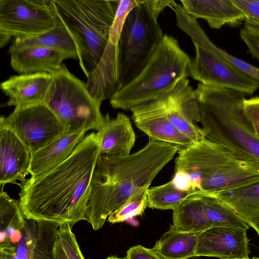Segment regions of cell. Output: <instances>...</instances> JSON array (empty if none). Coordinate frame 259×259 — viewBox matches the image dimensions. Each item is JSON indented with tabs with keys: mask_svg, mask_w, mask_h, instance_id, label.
<instances>
[{
	"mask_svg": "<svg viewBox=\"0 0 259 259\" xmlns=\"http://www.w3.org/2000/svg\"><path fill=\"white\" fill-rule=\"evenodd\" d=\"M96 133L85 136L64 162L37 177L17 183L18 200L28 220L56 224L87 221L93 172L100 155Z\"/></svg>",
	"mask_w": 259,
	"mask_h": 259,
	"instance_id": "obj_1",
	"label": "cell"
},
{
	"mask_svg": "<svg viewBox=\"0 0 259 259\" xmlns=\"http://www.w3.org/2000/svg\"><path fill=\"white\" fill-rule=\"evenodd\" d=\"M181 148L149 139L141 150L124 157L99 155L93 172L87 221L94 230L140 189L148 187Z\"/></svg>",
	"mask_w": 259,
	"mask_h": 259,
	"instance_id": "obj_2",
	"label": "cell"
},
{
	"mask_svg": "<svg viewBox=\"0 0 259 259\" xmlns=\"http://www.w3.org/2000/svg\"><path fill=\"white\" fill-rule=\"evenodd\" d=\"M206 139L240 158L259 163V138L244 109L246 95L199 83L195 90Z\"/></svg>",
	"mask_w": 259,
	"mask_h": 259,
	"instance_id": "obj_3",
	"label": "cell"
},
{
	"mask_svg": "<svg viewBox=\"0 0 259 259\" xmlns=\"http://www.w3.org/2000/svg\"><path fill=\"white\" fill-rule=\"evenodd\" d=\"M49 3L74 40L79 65L88 78L106 50L117 1L49 0Z\"/></svg>",
	"mask_w": 259,
	"mask_h": 259,
	"instance_id": "obj_4",
	"label": "cell"
},
{
	"mask_svg": "<svg viewBox=\"0 0 259 259\" xmlns=\"http://www.w3.org/2000/svg\"><path fill=\"white\" fill-rule=\"evenodd\" d=\"M191 59L177 39L164 34L153 54L140 73L110 99L115 109L131 110L172 90L189 76Z\"/></svg>",
	"mask_w": 259,
	"mask_h": 259,
	"instance_id": "obj_5",
	"label": "cell"
},
{
	"mask_svg": "<svg viewBox=\"0 0 259 259\" xmlns=\"http://www.w3.org/2000/svg\"><path fill=\"white\" fill-rule=\"evenodd\" d=\"M158 16L149 0H139L127 15L117 45L119 90L140 73L162 40Z\"/></svg>",
	"mask_w": 259,
	"mask_h": 259,
	"instance_id": "obj_6",
	"label": "cell"
},
{
	"mask_svg": "<svg viewBox=\"0 0 259 259\" xmlns=\"http://www.w3.org/2000/svg\"><path fill=\"white\" fill-rule=\"evenodd\" d=\"M52 75L45 103L64 124L66 134L98 131L104 119L100 110L101 103L92 97L87 83L63 64L59 71Z\"/></svg>",
	"mask_w": 259,
	"mask_h": 259,
	"instance_id": "obj_7",
	"label": "cell"
},
{
	"mask_svg": "<svg viewBox=\"0 0 259 259\" xmlns=\"http://www.w3.org/2000/svg\"><path fill=\"white\" fill-rule=\"evenodd\" d=\"M178 153L171 181L176 188L191 195L207 194L213 176L238 157L225 147L206 138L181 148Z\"/></svg>",
	"mask_w": 259,
	"mask_h": 259,
	"instance_id": "obj_8",
	"label": "cell"
},
{
	"mask_svg": "<svg viewBox=\"0 0 259 259\" xmlns=\"http://www.w3.org/2000/svg\"><path fill=\"white\" fill-rule=\"evenodd\" d=\"M57 23L49 0H0L1 48L12 37H34L53 29Z\"/></svg>",
	"mask_w": 259,
	"mask_h": 259,
	"instance_id": "obj_9",
	"label": "cell"
},
{
	"mask_svg": "<svg viewBox=\"0 0 259 259\" xmlns=\"http://www.w3.org/2000/svg\"><path fill=\"white\" fill-rule=\"evenodd\" d=\"M3 120L33 153L67 133L64 124L47 106L40 103L15 107Z\"/></svg>",
	"mask_w": 259,
	"mask_h": 259,
	"instance_id": "obj_10",
	"label": "cell"
},
{
	"mask_svg": "<svg viewBox=\"0 0 259 259\" xmlns=\"http://www.w3.org/2000/svg\"><path fill=\"white\" fill-rule=\"evenodd\" d=\"M193 44L196 54L189 65V76L204 85L234 90L246 96L259 89L258 82L212 51Z\"/></svg>",
	"mask_w": 259,
	"mask_h": 259,
	"instance_id": "obj_11",
	"label": "cell"
},
{
	"mask_svg": "<svg viewBox=\"0 0 259 259\" xmlns=\"http://www.w3.org/2000/svg\"><path fill=\"white\" fill-rule=\"evenodd\" d=\"M165 106L168 119L180 132L194 143L206 138V132L198 125L201 121L198 102L188 77L165 94Z\"/></svg>",
	"mask_w": 259,
	"mask_h": 259,
	"instance_id": "obj_12",
	"label": "cell"
},
{
	"mask_svg": "<svg viewBox=\"0 0 259 259\" xmlns=\"http://www.w3.org/2000/svg\"><path fill=\"white\" fill-rule=\"evenodd\" d=\"M172 211V225L179 231L189 232L219 227L226 214L223 202L206 194L190 196Z\"/></svg>",
	"mask_w": 259,
	"mask_h": 259,
	"instance_id": "obj_13",
	"label": "cell"
},
{
	"mask_svg": "<svg viewBox=\"0 0 259 259\" xmlns=\"http://www.w3.org/2000/svg\"><path fill=\"white\" fill-rule=\"evenodd\" d=\"M59 227L26 219L21 240L15 246L0 248V259H56Z\"/></svg>",
	"mask_w": 259,
	"mask_h": 259,
	"instance_id": "obj_14",
	"label": "cell"
},
{
	"mask_svg": "<svg viewBox=\"0 0 259 259\" xmlns=\"http://www.w3.org/2000/svg\"><path fill=\"white\" fill-rule=\"evenodd\" d=\"M166 94L132 108L130 110L132 119L137 127L149 139L181 148L188 147L194 142L180 132L167 118L165 106Z\"/></svg>",
	"mask_w": 259,
	"mask_h": 259,
	"instance_id": "obj_15",
	"label": "cell"
},
{
	"mask_svg": "<svg viewBox=\"0 0 259 259\" xmlns=\"http://www.w3.org/2000/svg\"><path fill=\"white\" fill-rule=\"evenodd\" d=\"M247 230L223 226L209 228L199 235L195 256L217 257L220 259L248 258L250 250Z\"/></svg>",
	"mask_w": 259,
	"mask_h": 259,
	"instance_id": "obj_16",
	"label": "cell"
},
{
	"mask_svg": "<svg viewBox=\"0 0 259 259\" xmlns=\"http://www.w3.org/2000/svg\"><path fill=\"white\" fill-rule=\"evenodd\" d=\"M0 184L16 183L28 173L31 153L19 138L0 119Z\"/></svg>",
	"mask_w": 259,
	"mask_h": 259,
	"instance_id": "obj_17",
	"label": "cell"
},
{
	"mask_svg": "<svg viewBox=\"0 0 259 259\" xmlns=\"http://www.w3.org/2000/svg\"><path fill=\"white\" fill-rule=\"evenodd\" d=\"M52 81V75L36 73L12 75L1 84L8 97V106H25L45 103Z\"/></svg>",
	"mask_w": 259,
	"mask_h": 259,
	"instance_id": "obj_18",
	"label": "cell"
},
{
	"mask_svg": "<svg viewBox=\"0 0 259 259\" xmlns=\"http://www.w3.org/2000/svg\"><path fill=\"white\" fill-rule=\"evenodd\" d=\"M184 10L194 19H205L210 27H235L246 20L244 13L233 0H181Z\"/></svg>",
	"mask_w": 259,
	"mask_h": 259,
	"instance_id": "obj_19",
	"label": "cell"
},
{
	"mask_svg": "<svg viewBox=\"0 0 259 259\" xmlns=\"http://www.w3.org/2000/svg\"><path fill=\"white\" fill-rule=\"evenodd\" d=\"M96 134L101 154L112 157L129 155L136 139L130 118L122 113L113 119L107 114Z\"/></svg>",
	"mask_w": 259,
	"mask_h": 259,
	"instance_id": "obj_20",
	"label": "cell"
},
{
	"mask_svg": "<svg viewBox=\"0 0 259 259\" xmlns=\"http://www.w3.org/2000/svg\"><path fill=\"white\" fill-rule=\"evenodd\" d=\"M10 65L18 74L59 71L63 60L67 59L62 53L42 47L24 48L8 51Z\"/></svg>",
	"mask_w": 259,
	"mask_h": 259,
	"instance_id": "obj_21",
	"label": "cell"
},
{
	"mask_svg": "<svg viewBox=\"0 0 259 259\" xmlns=\"http://www.w3.org/2000/svg\"><path fill=\"white\" fill-rule=\"evenodd\" d=\"M85 130L65 134L53 142L31 154L28 173L37 177L55 168L73 152L85 137Z\"/></svg>",
	"mask_w": 259,
	"mask_h": 259,
	"instance_id": "obj_22",
	"label": "cell"
},
{
	"mask_svg": "<svg viewBox=\"0 0 259 259\" xmlns=\"http://www.w3.org/2000/svg\"><path fill=\"white\" fill-rule=\"evenodd\" d=\"M173 11L176 15L177 26L191 37L193 43L212 51L259 82V68L229 54L215 45L208 38L197 20L188 15L181 5L175 3Z\"/></svg>",
	"mask_w": 259,
	"mask_h": 259,
	"instance_id": "obj_23",
	"label": "cell"
},
{
	"mask_svg": "<svg viewBox=\"0 0 259 259\" xmlns=\"http://www.w3.org/2000/svg\"><path fill=\"white\" fill-rule=\"evenodd\" d=\"M210 195L231 207L259 235V181Z\"/></svg>",
	"mask_w": 259,
	"mask_h": 259,
	"instance_id": "obj_24",
	"label": "cell"
},
{
	"mask_svg": "<svg viewBox=\"0 0 259 259\" xmlns=\"http://www.w3.org/2000/svg\"><path fill=\"white\" fill-rule=\"evenodd\" d=\"M57 19L56 26L48 31L34 37L15 38L8 51L38 47L62 53L67 59L79 60L78 51L74 40L62 22Z\"/></svg>",
	"mask_w": 259,
	"mask_h": 259,
	"instance_id": "obj_25",
	"label": "cell"
},
{
	"mask_svg": "<svg viewBox=\"0 0 259 259\" xmlns=\"http://www.w3.org/2000/svg\"><path fill=\"white\" fill-rule=\"evenodd\" d=\"M3 186L0 191V248L14 246L20 241L26 221L18 200L11 198Z\"/></svg>",
	"mask_w": 259,
	"mask_h": 259,
	"instance_id": "obj_26",
	"label": "cell"
},
{
	"mask_svg": "<svg viewBox=\"0 0 259 259\" xmlns=\"http://www.w3.org/2000/svg\"><path fill=\"white\" fill-rule=\"evenodd\" d=\"M200 233L179 231L171 225L152 249L162 259H189L195 256Z\"/></svg>",
	"mask_w": 259,
	"mask_h": 259,
	"instance_id": "obj_27",
	"label": "cell"
},
{
	"mask_svg": "<svg viewBox=\"0 0 259 259\" xmlns=\"http://www.w3.org/2000/svg\"><path fill=\"white\" fill-rule=\"evenodd\" d=\"M191 195L179 190L171 181L163 185L149 188L148 207L151 208L174 210Z\"/></svg>",
	"mask_w": 259,
	"mask_h": 259,
	"instance_id": "obj_28",
	"label": "cell"
},
{
	"mask_svg": "<svg viewBox=\"0 0 259 259\" xmlns=\"http://www.w3.org/2000/svg\"><path fill=\"white\" fill-rule=\"evenodd\" d=\"M148 187L140 189L122 205L110 213L107 221L111 224L121 223L142 214L148 207Z\"/></svg>",
	"mask_w": 259,
	"mask_h": 259,
	"instance_id": "obj_29",
	"label": "cell"
},
{
	"mask_svg": "<svg viewBox=\"0 0 259 259\" xmlns=\"http://www.w3.org/2000/svg\"><path fill=\"white\" fill-rule=\"evenodd\" d=\"M72 228L67 224L60 226L58 230L59 241L68 259H85Z\"/></svg>",
	"mask_w": 259,
	"mask_h": 259,
	"instance_id": "obj_30",
	"label": "cell"
},
{
	"mask_svg": "<svg viewBox=\"0 0 259 259\" xmlns=\"http://www.w3.org/2000/svg\"><path fill=\"white\" fill-rule=\"evenodd\" d=\"M243 104L245 113L259 138V96L245 99Z\"/></svg>",
	"mask_w": 259,
	"mask_h": 259,
	"instance_id": "obj_31",
	"label": "cell"
},
{
	"mask_svg": "<svg viewBox=\"0 0 259 259\" xmlns=\"http://www.w3.org/2000/svg\"><path fill=\"white\" fill-rule=\"evenodd\" d=\"M241 10L246 20L259 24V0H233Z\"/></svg>",
	"mask_w": 259,
	"mask_h": 259,
	"instance_id": "obj_32",
	"label": "cell"
},
{
	"mask_svg": "<svg viewBox=\"0 0 259 259\" xmlns=\"http://www.w3.org/2000/svg\"><path fill=\"white\" fill-rule=\"evenodd\" d=\"M239 35L247 46L251 56L259 61V34L244 27L240 30Z\"/></svg>",
	"mask_w": 259,
	"mask_h": 259,
	"instance_id": "obj_33",
	"label": "cell"
},
{
	"mask_svg": "<svg viewBox=\"0 0 259 259\" xmlns=\"http://www.w3.org/2000/svg\"><path fill=\"white\" fill-rule=\"evenodd\" d=\"M126 259H162L152 248L141 245L131 247L126 252Z\"/></svg>",
	"mask_w": 259,
	"mask_h": 259,
	"instance_id": "obj_34",
	"label": "cell"
},
{
	"mask_svg": "<svg viewBox=\"0 0 259 259\" xmlns=\"http://www.w3.org/2000/svg\"><path fill=\"white\" fill-rule=\"evenodd\" d=\"M244 27L248 30L259 34V24L246 20L244 22Z\"/></svg>",
	"mask_w": 259,
	"mask_h": 259,
	"instance_id": "obj_35",
	"label": "cell"
},
{
	"mask_svg": "<svg viewBox=\"0 0 259 259\" xmlns=\"http://www.w3.org/2000/svg\"><path fill=\"white\" fill-rule=\"evenodd\" d=\"M55 255L56 259H68L59 239L56 246Z\"/></svg>",
	"mask_w": 259,
	"mask_h": 259,
	"instance_id": "obj_36",
	"label": "cell"
},
{
	"mask_svg": "<svg viewBox=\"0 0 259 259\" xmlns=\"http://www.w3.org/2000/svg\"><path fill=\"white\" fill-rule=\"evenodd\" d=\"M106 259H126V257H118L115 255H111L107 257Z\"/></svg>",
	"mask_w": 259,
	"mask_h": 259,
	"instance_id": "obj_37",
	"label": "cell"
},
{
	"mask_svg": "<svg viewBox=\"0 0 259 259\" xmlns=\"http://www.w3.org/2000/svg\"><path fill=\"white\" fill-rule=\"evenodd\" d=\"M245 259H259V258L253 257V258H249L248 257V258H245Z\"/></svg>",
	"mask_w": 259,
	"mask_h": 259,
	"instance_id": "obj_38",
	"label": "cell"
}]
</instances>
